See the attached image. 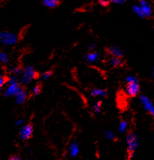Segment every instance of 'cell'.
Masks as SVG:
<instances>
[{
  "mask_svg": "<svg viewBox=\"0 0 154 160\" xmlns=\"http://www.w3.org/2000/svg\"><path fill=\"white\" fill-rule=\"evenodd\" d=\"M23 123H24V121H23V120L22 119H18V120H16V126H22L23 125Z\"/></svg>",
  "mask_w": 154,
  "mask_h": 160,
  "instance_id": "83f0119b",
  "label": "cell"
},
{
  "mask_svg": "<svg viewBox=\"0 0 154 160\" xmlns=\"http://www.w3.org/2000/svg\"><path fill=\"white\" fill-rule=\"evenodd\" d=\"M91 95L93 97H98V96H101V97L105 98L107 97L108 92H107V90L101 89V88H93L91 90Z\"/></svg>",
  "mask_w": 154,
  "mask_h": 160,
  "instance_id": "4fadbf2b",
  "label": "cell"
},
{
  "mask_svg": "<svg viewBox=\"0 0 154 160\" xmlns=\"http://www.w3.org/2000/svg\"><path fill=\"white\" fill-rule=\"evenodd\" d=\"M7 87L4 91V95L6 97H11L16 96V95L22 90L21 83L18 81L17 76L12 74L11 77L7 79Z\"/></svg>",
  "mask_w": 154,
  "mask_h": 160,
  "instance_id": "6da1fadb",
  "label": "cell"
},
{
  "mask_svg": "<svg viewBox=\"0 0 154 160\" xmlns=\"http://www.w3.org/2000/svg\"><path fill=\"white\" fill-rule=\"evenodd\" d=\"M107 52L109 55L112 57H118V58H123L124 56V52L119 46L116 45H112L107 49Z\"/></svg>",
  "mask_w": 154,
  "mask_h": 160,
  "instance_id": "9c48e42d",
  "label": "cell"
},
{
  "mask_svg": "<svg viewBox=\"0 0 154 160\" xmlns=\"http://www.w3.org/2000/svg\"><path fill=\"white\" fill-rule=\"evenodd\" d=\"M20 76V83L23 85H27L36 78L37 72L33 67L27 66L23 69Z\"/></svg>",
  "mask_w": 154,
  "mask_h": 160,
  "instance_id": "7a4b0ae2",
  "label": "cell"
},
{
  "mask_svg": "<svg viewBox=\"0 0 154 160\" xmlns=\"http://www.w3.org/2000/svg\"><path fill=\"white\" fill-rule=\"evenodd\" d=\"M22 70L20 68V67H14V68H12L11 69V72L12 73V74L13 75H16V76H18V75H21L22 73Z\"/></svg>",
  "mask_w": 154,
  "mask_h": 160,
  "instance_id": "44dd1931",
  "label": "cell"
},
{
  "mask_svg": "<svg viewBox=\"0 0 154 160\" xmlns=\"http://www.w3.org/2000/svg\"><path fill=\"white\" fill-rule=\"evenodd\" d=\"M33 134V127L32 124L22 126L19 130V138L22 141H27L32 138Z\"/></svg>",
  "mask_w": 154,
  "mask_h": 160,
  "instance_id": "8992f818",
  "label": "cell"
},
{
  "mask_svg": "<svg viewBox=\"0 0 154 160\" xmlns=\"http://www.w3.org/2000/svg\"><path fill=\"white\" fill-rule=\"evenodd\" d=\"M125 92L129 97H136L140 92V85L139 80L126 83Z\"/></svg>",
  "mask_w": 154,
  "mask_h": 160,
  "instance_id": "5b68a950",
  "label": "cell"
},
{
  "mask_svg": "<svg viewBox=\"0 0 154 160\" xmlns=\"http://www.w3.org/2000/svg\"><path fill=\"white\" fill-rule=\"evenodd\" d=\"M138 78L137 77H135L134 75H129L126 77V83L128 82H134V81H138Z\"/></svg>",
  "mask_w": 154,
  "mask_h": 160,
  "instance_id": "d4e9b609",
  "label": "cell"
},
{
  "mask_svg": "<svg viewBox=\"0 0 154 160\" xmlns=\"http://www.w3.org/2000/svg\"><path fill=\"white\" fill-rule=\"evenodd\" d=\"M10 160H20V159H22V158H21L19 156H18V155H13L10 158Z\"/></svg>",
  "mask_w": 154,
  "mask_h": 160,
  "instance_id": "f1b7e54d",
  "label": "cell"
},
{
  "mask_svg": "<svg viewBox=\"0 0 154 160\" xmlns=\"http://www.w3.org/2000/svg\"><path fill=\"white\" fill-rule=\"evenodd\" d=\"M109 3H114V4H117V5H123L127 2V0H107Z\"/></svg>",
  "mask_w": 154,
  "mask_h": 160,
  "instance_id": "484cf974",
  "label": "cell"
},
{
  "mask_svg": "<svg viewBox=\"0 0 154 160\" xmlns=\"http://www.w3.org/2000/svg\"><path fill=\"white\" fill-rule=\"evenodd\" d=\"M18 41V35L10 31L0 32V43L4 46H12Z\"/></svg>",
  "mask_w": 154,
  "mask_h": 160,
  "instance_id": "3957f363",
  "label": "cell"
},
{
  "mask_svg": "<svg viewBox=\"0 0 154 160\" xmlns=\"http://www.w3.org/2000/svg\"><path fill=\"white\" fill-rule=\"evenodd\" d=\"M101 108H102V102L101 101H98L94 104L93 106V110L95 113L98 114L101 111Z\"/></svg>",
  "mask_w": 154,
  "mask_h": 160,
  "instance_id": "ac0fdd59",
  "label": "cell"
},
{
  "mask_svg": "<svg viewBox=\"0 0 154 160\" xmlns=\"http://www.w3.org/2000/svg\"><path fill=\"white\" fill-rule=\"evenodd\" d=\"M99 53L95 51H92L90 53H88L87 55H86V61L87 62L90 63V64H92V63H94L97 62V60H98L99 58Z\"/></svg>",
  "mask_w": 154,
  "mask_h": 160,
  "instance_id": "7c38bea8",
  "label": "cell"
},
{
  "mask_svg": "<svg viewBox=\"0 0 154 160\" xmlns=\"http://www.w3.org/2000/svg\"><path fill=\"white\" fill-rule=\"evenodd\" d=\"M109 66L113 67V68H117V67L123 66V58H118V57L112 56L111 58L109 59Z\"/></svg>",
  "mask_w": 154,
  "mask_h": 160,
  "instance_id": "8fae6325",
  "label": "cell"
},
{
  "mask_svg": "<svg viewBox=\"0 0 154 160\" xmlns=\"http://www.w3.org/2000/svg\"><path fill=\"white\" fill-rule=\"evenodd\" d=\"M153 79H154V67H153Z\"/></svg>",
  "mask_w": 154,
  "mask_h": 160,
  "instance_id": "4dcf8cb0",
  "label": "cell"
},
{
  "mask_svg": "<svg viewBox=\"0 0 154 160\" xmlns=\"http://www.w3.org/2000/svg\"><path fill=\"white\" fill-rule=\"evenodd\" d=\"M105 137L107 140H110V141H113L115 140V134H114L113 132L112 131H106L105 132Z\"/></svg>",
  "mask_w": 154,
  "mask_h": 160,
  "instance_id": "ffe728a7",
  "label": "cell"
},
{
  "mask_svg": "<svg viewBox=\"0 0 154 160\" xmlns=\"http://www.w3.org/2000/svg\"><path fill=\"white\" fill-rule=\"evenodd\" d=\"M32 92L33 95H35V96L39 95L40 93H41V85H35V87L32 88Z\"/></svg>",
  "mask_w": 154,
  "mask_h": 160,
  "instance_id": "7402d4cb",
  "label": "cell"
},
{
  "mask_svg": "<svg viewBox=\"0 0 154 160\" xmlns=\"http://www.w3.org/2000/svg\"><path fill=\"white\" fill-rule=\"evenodd\" d=\"M52 72L50 71H45V72L43 73V74H42V79L43 80H47L49 79L50 77H52Z\"/></svg>",
  "mask_w": 154,
  "mask_h": 160,
  "instance_id": "cb8c5ba5",
  "label": "cell"
},
{
  "mask_svg": "<svg viewBox=\"0 0 154 160\" xmlns=\"http://www.w3.org/2000/svg\"><path fill=\"white\" fill-rule=\"evenodd\" d=\"M96 45L95 43H91L90 45L89 46V49L90 51H95V49H96Z\"/></svg>",
  "mask_w": 154,
  "mask_h": 160,
  "instance_id": "f546056e",
  "label": "cell"
},
{
  "mask_svg": "<svg viewBox=\"0 0 154 160\" xmlns=\"http://www.w3.org/2000/svg\"><path fill=\"white\" fill-rule=\"evenodd\" d=\"M9 60V58L7 53L5 52H0V62L6 64Z\"/></svg>",
  "mask_w": 154,
  "mask_h": 160,
  "instance_id": "d6986e66",
  "label": "cell"
},
{
  "mask_svg": "<svg viewBox=\"0 0 154 160\" xmlns=\"http://www.w3.org/2000/svg\"><path fill=\"white\" fill-rule=\"evenodd\" d=\"M126 143L127 146L128 153L135 152L136 149L139 147L140 145V141L137 135L134 132H128L126 138Z\"/></svg>",
  "mask_w": 154,
  "mask_h": 160,
  "instance_id": "277c9868",
  "label": "cell"
},
{
  "mask_svg": "<svg viewBox=\"0 0 154 160\" xmlns=\"http://www.w3.org/2000/svg\"><path fill=\"white\" fill-rule=\"evenodd\" d=\"M132 11L134 12V13L136 14L137 16H139V17H140V18H144L142 10H141V8H140V5H134V6H133Z\"/></svg>",
  "mask_w": 154,
  "mask_h": 160,
  "instance_id": "e0dca14e",
  "label": "cell"
},
{
  "mask_svg": "<svg viewBox=\"0 0 154 160\" xmlns=\"http://www.w3.org/2000/svg\"><path fill=\"white\" fill-rule=\"evenodd\" d=\"M140 100L145 110L152 116H154V104L151 102V100L145 95H141L140 96Z\"/></svg>",
  "mask_w": 154,
  "mask_h": 160,
  "instance_id": "52a82bcc",
  "label": "cell"
},
{
  "mask_svg": "<svg viewBox=\"0 0 154 160\" xmlns=\"http://www.w3.org/2000/svg\"><path fill=\"white\" fill-rule=\"evenodd\" d=\"M98 2L101 6H103V7H107L109 4V2L107 0H99Z\"/></svg>",
  "mask_w": 154,
  "mask_h": 160,
  "instance_id": "4316f807",
  "label": "cell"
},
{
  "mask_svg": "<svg viewBox=\"0 0 154 160\" xmlns=\"http://www.w3.org/2000/svg\"><path fill=\"white\" fill-rule=\"evenodd\" d=\"M139 5L142 10L144 18H150L153 13V9L151 5L145 0H140Z\"/></svg>",
  "mask_w": 154,
  "mask_h": 160,
  "instance_id": "ba28073f",
  "label": "cell"
},
{
  "mask_svg": "<svg viewBox=\"0 0 154 160\" xmlns=\"http://www.w3.org/2000/svg\"><path fill=\"white\" fill-rule=\"evenodd\" d=\"M128 123L125 120H122V121L120 122V124H119V131L122 134H124L126 133V132H127L128 130Z\"/></svg>",
  "mask_w": 154,
  "mask_h": 160,
  "instance_id": "2e32d148",
  "label": "cell"
},
{
  "mask_svg": "<svg viewBox=\"0 0 154 160\" xmlns=\"http://www.w3.org/2000/svg\"><path fill=\"white\" fill-rule=\"evenodd\" d=\"M6 83H7V79L2 74V73L0 72V88H2Z\"/></svg>",
  "mask_w": 154,
  "mask_h": 160,
  "instance_id": "603a6c76",
  "label": "cell"
},
{
  "mask_svg": "<svg viewBox=\"0 0 154 160\" xmlns=\"http://www.w3.org/2000/svg\"><path fill=\"white\" fill-rule=\"evenodd\" d=\"M43 4L46 8H54L58 6L60 0H43Z\"/></svg>",
  "mask_w": 154,
  "mask_h": 160,
  "instance_id": "9a60e30c",
  "label": "cell"
},
{
  "mask_svg": "<svg viewBox=\"0 0 154 160\" xmlns=\"http://www.w3.org/2000/svg\"><path fill=\"white\" fill-rule=\"evenodd\" d=\"M69 153L71 157H77L79 153V146L77 142H73L69 147Z\"/></svg>",
  "mask_w": 154,
  "mask_h": 160,
  "instance_id": "5bb4252c",
  "label": "cell"
},
{
  "mask_svg": "<svg viewBox=\"0 0 154 160\" xmlns=\"http://www.w3.org/2000/svg\"><path fill=\"white\" fill-rule=\"evenodd\" d=\"M15 98H16L17 104L21 105L26 102L27 98H28V94H27V92L24 90H23L22 88V90L16 95Z\"/></svg>",
  "mask_w": 154,
  "mask_h": 160,
  "instance_id": "30bf717a",
  "label": "cell"
}]
</instances>
